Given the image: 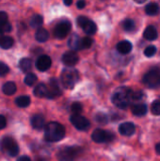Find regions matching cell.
Instances as JSON below:
<instances>
[{"label": "cell", "instance_id": "cell-1", "mask_svg": "<svg viewBox=\"0 0 160 161\" xmlns=\"http://www.w3.org/2000/svg\"><path fill=\"white\" fill-rule=\"evenodd\" d=\"M132 102L133 92L127 87H120L112 94V103L119 108L124 109Z\"/></svg>", "mask_w": 160, "mask_h": 161}, {"label": "cell", "instance_id": "cell-2", "mask_svg": "<svg viewBox=\"0 0 160 161\" xmlns=\"http://www.w3.org/2000/svg\"><path fill=\"white\" fill-rule=\"evenodd\" d=\"M65 136L64 126L57 122H51L45 125L44 138L47 142H56L61 141Z\"/></svg>", "mask_w": 160, "mask_h": 161}, {"label": "cell", "instance_id": "cell-3", "mask_svg": "<svg viewBox=\"0 0 160 161\" xmlns=\"http://www.w3.org/2000/svg\"><path fill=\"white\" fill-rule=\"evenodd\" d=\"M60 80L64 88L73 89L79 80L78 72L74 68H66L61 73Z\"/></svg>", "mask_w": 160, "mask_h": 161}, {"label": "cell", "instance_id": "cell-4", "mask_svg": "<svg viewBox=\"0 0 160 161\" xmlns=\"http://www.w3.org/2000/svg\"><path fill=\"white\" fill-rule=\"evenodd\" d=\"M82 153V149L78 146L65 147L58 153V161H74Z\"/></svg>", "mask_w": 160, "mask_h": 161}, {"label": "cell", "instance_id": "cell-5", "mask_svg": "<svg viewBox=\"0 0 160 161\" xmlns=\"http://www.w3.org/2000/svg\"><path fill=\"white\" fill-rule=\"evenodd\" d=\"M143 84L148 88L157 89L160 88V70L152 69L143 76Z\"/></svg>", "mask_w": 160, "mask_h": 161}, {"label": "cell", "instance_id": "cell-6", "mask_svg": "<svg viewBox=\"0 0 160 161\" xmlns=\"http://www.w3.org/2000/svg\"><path fill=\"white\" fill-rule=\"evenodd\" d=\"M1 148L9 157H16L19 153L17 142L10 137H5L1 141Z\"/></svg>", "mask_w": 160, "mask_h": 161}, {"label": "cell", "instance_id": "cell-7", "mask_svg": "<svg viewBox=\"0 0 160 161\" xmlns=\"http://www.w3.org/2000/svg\"><path fill=\"white\" fill-rule=\"evenodd\" d=\"M115 136L110 131H106L103 129H95L91 134V139L97 143L109 142L114 140Z\"/></svg>", "mask_w": 160, "mask_h": 161}, {"label": "cell", "instance_id": "cell-8", "mask_svg": "<svg viewBox=\"0 0 160 161\" xmlns=\"http://www.w3.org/2000/svg\"><path fill=\"white\" fill-rule=\"evenodd\" d=\"M70 121H71V123L73 124V125L76 129L81 130V131L87 130L91 126L90 121L86 117L81 116L79 114H74V115H72L71 118H70Z\"/></svg>", "mask_w": 160, "mask_h": 161}, {"label": "cell", "instance_id": "cell-9", "mask_svg": "<svg viewBox=\"0 0 160 161\" xmlns=\"http://www.w3.org/2000/svg\"><path fill=\"white\" fill-rule=\"evenodd\" d=\"M71 30V24L69 22H61L58 24L54 29V36L57 39H64Z\"/></svg>", "mask_w": 160, "mask_h": 161}, {"label": "cell", "instance_id": "cell-10", "mask_svg": "<svg viewBox=\"0 0 160 161\" xmlns=\"http://www.w3.org/2000/svg\"><path fill=\"white\" fill-rule=\"evenodd\" d=\"M61 60H62L63 64L66 65L67 67H73L77 64V62L79 60V57L76 52L69 51V52H66L63 54Z\"/></svg>", "mask_w": 160, "mask_h": 161}, {"label": "cell", "instance_id": "cell-11", "mask_svg": "<svg viewBox=\"0 0 160 161\" xmlns=\"http://www.w3.org/2000/svg\"><path fill=\"white\" fill-rule=\"evenodd\" d=\"M61 94V90L59 87V84L56 78H51L49 82V87H48V94L47 98L49 99H54L58 97Z\"/></svg>", "mask_w": 160, "mask_h": 161}, {"label": "cell", "instance_id": "cell-12", "mask_svg": "<svg viewBox=\"0 0 160 161\" xmlns=\"http://www.w3.org/2000/svg\"><path fill=\"white\" fill-rule=\"evenodd\" d=\"M51 64H52V60H51L50 57H48L46 55L41 56L36 61V67L41 72L47 71L51 67Z\"/></svg>", "mask_w": 160, "mask_h": 161}, {"label": "cell", "instance_id": "cell-13", "mask_svg": "<svg viewBox=\"0 0 160 161\" xmlns=\"http://www.w3.org/2000/svg\"><path fill=\"white\" fill-rule=\"evenodd\" d=\"M136 131L135 125L132 123H124L119 126V132L123 136H132Z\"/></svg>", "mask_w": 160, "mask_h": 161}, {"label": "cell", "instance_id": "cell-14", "mask_svg": "<svg viewBox=\"0 0 160 161\" xmlns=\"http://www.w3.org/2000/svg\"><path fill=\"white\" fill-rule=\"evenodd\" d=\"M31 125L34 129L41 130L45 126V120L41 114H35L31 118Z\"/></svg>", "mask_w": 160, "mask_h": 161}, {"label": "cell", "instance_id": "cell-15", "mask_svg": "<svg viewBox=\"0 0 160 161\" xmlns=\"http://www.w3.org/2000/svg\"><path fill=\"white\" fill-rule=\"evenodd\" d=\"M157 30L155 26L149 25L146 27V29L143 32V38L147 41H155L157 39Z\"/></svg>", "mask_w": 160, "mask_h": 161}, {"label": "cell", "instance_id": "cell-16", "mask_svg": "<svg viewBox=\"0 0 160 161\" xmlns=\"http://www.w3.org/2000/svg\"><path fill=\"white\" fill-rule=\"evenodd\" d=\"M68 45L70 46V48H72L74 51H78V50H82L81 49V39L79 38L78 35L76 34H73L68 41Z\"/></svg>", "mask_w": 160, "mask_h": 161}, {"label": "cell", "instance_id": "cell-17", "mask_svg": "<svg viewBox=\"0 0 160 161\" xmlns=\"http://www.w3.org/2000/svg\"><path fill=\"white\" fill-rule=\"evenodd\" d=\"M34 95L39 97V98H42V97H47L48 94V87L43 84V83H40L38 84L35 89H34Z\"/></svg>", "mask_w": 160, "mask_h": 161}, {"label": "cell", "instance_id": "cell-18", "mask_svg": "<svg viewBox=\"0 0 160 161\" xmlns=\"http://www.w3.org/2000/svg\"><path fill=\"white\" fill-rule=\"evenodd\" d=\"M117 50L121 54H128L132 50V43L128 41H122L117 44Z\"/></svg>", "mask_w": 160, "mask_h": 161}, {"label": "cell", "instance_id": "cell-19", "mask_svg": "<svg viewBox=\"0 0 160 161\" xmlns=\"http://www.w3.org/2000/svg\"><path fill=\"white\" fill-rule=\"evenodd\" d=\"M131 110L136 116H143L147 113V106L144 104H136L131 108Z\"/></svg>", "mask_w": 160, "mask_h": 161}, {"label": "cell", "instance_id": "cell-20", "mask_svg": "<svg viewBox=\"0 0 160 161\" xmlns=\"http://www.w3.org/2000/svg\"><path fill=\"white\" fill-rule=\"evenodd\" d=\"M16 85L14 82H11V81H8L7 83H5L3 85V88H2V91L3 92L6 94V95H12L16 92Z\"/></svg>", "mask_w": 160, "mask_h": 161}, {"label": "cell", "instance_id": "cell-21", "mask_svg": "<svg viewBox=\"0 0 160 161\" xmlns=\"http://www.w3.org/2000/svg\"><path fill=\"white\" fill-rule=\"evenodd\" d=\"M35 38L39 42H44L48 40L49 33L44 28H38V30L36 31V34H35Z\"/></svg>", "mask_w": 160, "mask_h": 161}, {"label": "cell", "instance_id": "cell-22", "mask_svg": "<svg viewBox=\"0 0 160 161\" xmlns=\"http://www.w3.org/2000/svg\"><path fill=\"white\" fill-rule=\"evenodd\" d=\"M160 8L158 4H157V3H150L145 8V12L150 16H155V15L158 14Z\"/></svg>", "mask_w": 160, "mask_h": 161}, {"label": "cell", "instance_id": "cell-23", "mask_svg": "<svg viewBox=\"0 0 160 161\" xmlns=\"http://www.w3.org/2000/svg\"><path fill=\"white\" fill-rule=\"evenodd\" d=\"M19 67L24 73H27L32 68V60L27 58H22L19 62Z\"/></svg>", "mask_w": 160, "mask_h": 161}, {"label": "cell", "instance_id": "cell-24", "mask_svg": "<svg viewBox=\"0 0 160 161\" xmlns=\"http://www.w3.org/2000/svg\"><path fill=\"white\" fill-rule=\"evenodd\" d=\"M83 30L88 35H93L96 32V30H97V26H96L94 22L89 20L88 23L83 26Z\"/></svg>", "mask_w": 160, "mask_h": 161}, {"label": "cell", "instance_id": "cell-25", "mask_svg": "<svg viewBox=\"0 0 160 161\" xmlns=\"http://www.w3.org/2000/svg\"><path fill=\"white\" fill-rule=\"evenodd\" d=\"M15 103L19 108H26L30 105V97L26 96V95L19 96L16 98Z\"/></svg>", "mask_w": 160, "mask_h": 161}, {"label": "cell", "instance_id": "cell-26", "mask_svg": "<svg viewBox=\"0 0 160 161\" xmlns=\"http://www.w3.org/2000/svg\"><path fill=\"white\" fill-rule=\"evenodd\" d=\"M13 43L14 41L9 36H3V38L0 40V46L3 49H9L10 47H12Z\"/></svg>", "mask_w": 160, "mask_h": 161}, {"label": "cell", "instance_id": "cell-27", "mask_svg": "<svg viewBox=\"0 0 160 161\" xmlns=\"http://www.w3.org/2000/svg\"><path fill=\"white\" fill-rule=\"evenodd\" d=\"M42 24H43V18L41 15L36 14V15L32 16V18L30 20V25L33 28H39L41 25H42Z\"/></svg>", "mask_w": 160, "mask_h": 161}, {"label": "cell", "instance_id": "cell-28", "mask_svg": "<svg viewBox=\"0 0 160 161\" xmlns=\"http://www.w3.org/2000/svg\"><path fill=\"white\" fill-rule=\"evenodd\" d=\"M123 25V28L126 31V32H132L133 30H135L136 28V25H135V22L131 19H126L123 22L122 24Z\"/></svg>", "mask_w": 160, "mask_h": 161}, {"label": "cell", "instance_id": "cell-29", "mask_svg": "<svg viewBox=\"0 0 160 161\" xmlns=\"http://www.w3.org/2000/svg\"><path fill=\"white\" fill-rule=\"evenodd\" d=\"M37 81V75L35 74H32V73H29L25 75V83L27 85V86H32L36 83Z\"/></svg>", "mask_w": 160, "mask_h": 161}, {"label": "cell", "instance_id": "cell-30", "mask_svg": "<svg viewBox=\"0 0 160 161\" xmlns=\"http://www.w3.org/2000/svg\"><path fill=\"white\" fill-rule=\"evenodd\" d=\"M151 112L156 115L158 116L160 115V101L159 100H156L155 102H153L152 106H151Z\"/></svg>", "mask_w": 160, "mask_h": 161}, {"label": "cell", "instance_id": "cell-31", "mask_svg": "<svg viewBox=\"0 0 160 161\" xmlns=\"http://www.w3.org/2000/svg\"><path fill=\"white\" fill-rule=\"evenodd\" d=\"M156 53H157V47L154 45H149L144 50V55L148 58L154 57L156 55Z\"/></svg>", "mask_w": 160, "mask_h": 161}, {"label": "cell", "instance_id": "cell-32", "mask_svg": "<svg viewBox=\"0 0 160 161\" xmlns=\"http://www.w3.org/2000/svg\"><path fill=\"white\" fill-rule=\"evenodd\" d=\"M92 40L89 37H85L81 39V49H88L91 46Z\"/></svg>", "mask_w": 160, "mask_h": 161}, {"label": "cell", "instance_id": "cell-33", "mask_svg": "<svg viewBox=\"0 0 160 161\" xmlns=\"http://www.w3.org/2000/svg\"><path fill=\"white\" fill-rule=\"evenodd\" d=\"M71 109L72 111L74 112V114H80L82 112V109H83V107L80 103H74L72 106H71Z\"/></svg>", "mask_w": 160, "mask_h": 161}, {"label": "cell", "instance_id": "cell-34", "mask_svg": "<svg viewBox=\"0 0 160 161\" xmlns=\"http://www.w3.org/2000/svg\"><path fill=\"white\" fill-rule=\"evenodd\" d=\"M95 120L97 123H99L101 125H106L108 123V116L103 113H98L95 117Z\"/></svg>", "mask_w": 160, "mask_h": 161}, {"label": "cell", "instance_id": "cell-35", "mask_svg": "<svg viewBox=\"0 0 160 161\" xmlns=\"http://www.w3.org/2000/svg\"><path fill=\"white\" fill-rule=\"evenodd\" d=\"M8 72H9L8 66L6 63L0 61V76H4V75H8Z\"/></svg>", "mask_w": 160, "mask_h": 161}, {"label": "cell", "instance_id": "cell-36", "mask_svg": "<svg viewBox=\"0 0 160 161\" xmlns=\"http://www.w3.org/2000/svg\"><path fill=\"white\" fill-rule=\"evenodd\" d=\"M0 29L2 30L3 33H8V32L11 31L12 26H11V25L8 22H7V23H5V24H3V25H0Z\"/></svg>", "mask_w": 160, "mask_h": 161}, {"label": "cell", "instance_id": "cell-37", "mask_svg": "<svg viewBox=\"0 0 160 161\" xmlns=\"http://www.w3.org/2000/svg\"><path fill=\"white\" fill-rule=\"evenodd\" d=\"M143 98V92L141 91L133 92V101H140Z\"/></svg>", "mask_w": 160, "mask_h": 161}, {"label": "cell", "instance_id": "cell-38", "mask_svg": "<svg viewBox=\"0 0 160 161\" xmlns=\"http://www.w3.org/2000/svg\"><path fill=\"white\" fill-rule=\"evenodd\" d=\"M88 21H89V19H88L87 17L79 16V17L77 18V25H78L80 27H82V28H83V26L88 23Z\"/></svg>", "mask_w": 160, "mask_h": 161}, {"label": "cell", "instance_id": "cell-39", "mask_svg": "<svg viewBox=\"0 0 160 161\" xmlns=\"http://www.w3.org/2000/svg\"><path fill=\"white\" fill-rule=\"evenodd\" d=\"M8 22V14L5 11H0V25Z\"/></svg>", "mask_w": 160, "mask_h": 161}, {"label": "cell", "instance_id": "cell-40", "mask_svg": "<svg viewBox=\"0 0 160 161\" xmlns=\"http://www.w3.org/2000/svg\"><path fill=\"white\" fill-rule=\"evenodd\" d=\"M7 125V120L5 118V116L3 115H0V130L1 129H4Z\"/></svg>", "mask_w": 160, "mask_h": 161}, {"label": "cell", "instance_id": "cell-41", "mask_svg": "<svg viewBox=\"0 0 160 161\" xmlns=\"http://www.w3.org/2000/svg\"><path fill=\"white\" fill-rule=\"evenodd\" d=\"M76 6H77V8H78L79 9L84 8L86 7V2H85V0H78L77 3H76Z\"/></svg>", "mask_w": 160, "mask_h": 161}, {"label": "cell", "instance_id": "cell-42", "mask_svg": "<svg viewBox=\"0 0 160 161\" xmlns=\"http://www.w3.org/2000/svg\"><path fill=\"white\" fill-rule=\"evenodd\" d=\"M17 161H31V159L27 156H22L17 159Z\"/></svg>", "mask_w": 160, "mask_h": 161}, {"label": "cell", "instance_id": "cell-43", "mask_svg": "<svg viewBox=\"0 0 160 161\" xmlns=\"http://www.w3.org/2000/svg\"><path fill=\"white\" fill-rule=\"evenodd\" d=\"M63 2L66 6H71L73 4V0H63Z\"/></svg>", "mask_w": 160, "mask_h": 161}, {"label": "cell", "instance_id": "cell-44", "mask_svg": "<svg viewBox=\"0 0 160 161\" xmlns=\"http://www.w3.org/2000/svg\"><path fill=\"white\" fill-rule=\"evenodd\" d=\"M156 151H157V155H159L160 156V142L157 144V146H156Z\"/></svg>", "mask_w": 160, "mask_h": 161}, {"label": "cell", "instance_id": "cell-45", "mask_svg": "<svg viewBox=\"0 0 160 161\" xmlns=\"http://www.w3.org/2000/svg\"><path fill=\"white\" fill-rule=\"evenodd\" d=\"M135 2H137L138 4H142V3H144L146 0H134Z\"/></svg>", "mask_w": 160, "mask_h": 161}, {"label": "cell", "instance_id": "cell-46", "mask_svg": "<svg viewBox=\"0 0 160 161\" xmlns=\"http://www.w3.org/2000/svg\"><path fill=\"white\" fill-rule=\"evenodd\" d=\"M3 38V32H2V30L0 29V40Z\"/></svg>", "mask_w": 160, "mask_h": 161}]
</instances>
